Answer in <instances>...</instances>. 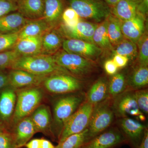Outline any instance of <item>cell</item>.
Masks as SVG:
<instances>
[{"instance_id": "1", "label": "cell", "mask_w": 148, "mask_h": 148, "mask_svg": "<svg viewBox=\"0 0 148 148\" xmlns=\"http://www.w3.org/2000/svg\"><path fill=\"white\" fill-rule=\"evenodd\" d=\"M53 102L52 138L58 143L66 123L85 101L84 91L60 95Z\"/></svg>"}, {"instance_id": "2", "label": "cell", "mask_w": 148, "mask_h": 148, "mask_svg": "<svg viewBox=\"0 0 148 148\" xmlns=\"http://www.w3.org/2000/svg\"><path fill=\"white\" fill-rule=\"evenodd\" d=\"M52 56L58 66L65 69L73 76L84 81L98 71L96 62L76 54L68 53L63 49L58 50Z\"/></svg>"}, {"instance_id": "3", "label": "cell", "mask_w": 148, "mask_h": 148, "mask_svg": "<svg viewBox=\"0 0 148 148\" xmlns=\"http://www.w3.org/2000/svg\"><path fill=\"white\" fill-rule=\"evenodd\" d=\"M10 69L22 70L44 77L57 73L70 74L56 63L52 56L43 54L19 56L14 62Z\"/></svg>"}, {"instance_id": "4", "label": "cell", "mask_w": 148, "mask_h": 148, "mask_svg": "<svg viewBox=\"0 0 148 148\" xmlns=\"http://www.w3.org/2000/svg\"><path fill=\"white\" fill-rule=\"evenodd\" d=\"M16 106L8 131L20 120L30 116L41 104L44 90L40 86H32L16 90Z\"/></svg>"}, {"instance_id": "5", "label": "cell", "mask_w": 148, "mask_h": 148, "mask_svg": "<svg viewBox=\"0 0 148 148\" xmlns=\"http://www.w3.org/2000/svg\"><path fill=\"white\" fill-rule=\"evenodd\" d=\"M112 103V99L108 98L94 106L86 128L85 143L112 125L116 117Z\"/></svg>"}, {"instance_id": "6", "label": "cell", "mask_w": 148, "mask_h": 148, "mask_svg": "<svg viewBox=\"0 0 148 148\" xmlns=\"http://www.w3.org/2000/svg\"><path fill=\"white\" fill-rule=\"evenodd\" d=\"M84 82L71 74L60 73L46 77L40 86L49 94L60 95L84 91Z\"/></svg>"}, {"instance_id": "7", "label": "cell", "mask_w": 148, "mask_h": 148, "mask_svg": "<svg viewBox=\"0 0 148 148\" xmlns=\"http://www.w3.org/2000/svg\"><path fill=\"white\" fill-rule=\"evenodd\" d=\"M82 19L101 23L111 14L110 8L104 0H65Z\"/></svg>"}, {"instance_id": "8", "label": "cell", "mask_w": 148, "mask_h": 148, "mask_svg": "<svg viewBox=\"0 0 148 148\" xmlns=\"http://www.w3.org/2000/svg\"><path fill=\"white\" fill-rule=\"evenodd\" d=\"M94 106L85 101L66 123L58 143L67 137L78 134L87 128Z\"/></svg>"}, {"instance_id": "9", "label": "cell", "mask_w": 148, "mask_h": 148, "mask_svg": "<svg viewBox=\"0 0 148 148\" xmlns=\"http://www.w3.org/2000/svg\"><path fill=\"white\" fill-rule=\"evenodd\" d=\"M112 106L116 119L131 116L140 122L146 121V116L138 108L134 91H125L113 98Z\"/></svg>"}, {"instance_id": "10", "label": "cell", "mask_w": 148, "mask_h": 148, "mask_svg": "<svg viewBox=\"0 0 148 148\" xmlns=\"http://www.w3.org/2000/svg\"><path fill=\"white\" fill-rule=\"evenodd\" d=\"M116 124L126 139L127 145L137 148L143 140L147 126L130 117L116 119Z\"/></svg>"}, {"instance_id": "11", "label": "cell", "mask_w": 148, "mask_h": 148, "mask_svg": "<svg viewBox=\"0 0 148 148\" xmlns=\"http://www.w3.org/2000/svg\"><path fill=\"white\" fill-rule=\"evenodd\" d=\"M127 144L122 133L116 125H112L99 135L86 142L81 148H116Z\"/></svg>"}, {"instance_id": "12", "label": "cell", "mask_w": 148, "mask_h": 148, "mask_svg": "<svg viewBox=\"0 0 148 148\" xmlns=\"http://www.w3.org/2000/svg\"><path fill=\"white\" fill-rule=\"evenodd\" d=\"M62 48L68 53L76 54L96 63L103 52L94 43L74 39H65Z\"/></svg>"}, {"instance_id": "13", "label": "cell", "mask_w": 148, "mask_h": 148, "mask_svg": "<svg viewBox=\"0 0 148 148\" xmlns=\"http://www.w3.org/2000/svg\"><path fill=\"white\" fill-rule=\"evenodd\" d=\"M98 25L97 23L82 20L75 27L69 28L61 24L57 28L65 39L82 40L93 43L92 37Z\"/></svg>"}, {"instance_id": "14", "label": "cell", "mask_w": 148, "mask_h": 148, "mask_svg": "<svg viewBox=\"0 0 148 148\" xmlns=\"http://www.w3.org/2000/svg\"><path fill=\"white\" fill-rule=\"evenodd\" d=\"M147 0H120L111 8V14L121 21L129 20L138 13L143 14L145 9Z\"/></svg>"}, {"instance_id": "15", "label": "cell", "mask_w": 148, "mask_h": 148, "mask_svg": "<svg viewBox=\"0 0 148 148\" xmlns=\"http://www.w3.org/2000/svg\"><path fill=\"white\" fill-rule=\"evenodd\" d=\"M16 101V90L10 86L0 90V121L8 130Z\"/></svg>"}, {"instance_id": "16", "label": "cell", "mask_w": 148, "mask_h": 148, "mask_svg": "<svg viewBox=\"0 0 148 148\" xmlns=\"http://www.w3.org/2000/svg\"><path fill=\"white\" fill-rule=\"evenodd\" d=\"M9 86L15 90L40 86L46 77L37 75L26 71L11 69L8 73Z\"/></svg>"}, {"instance_id": "17", "label": "cell", "mask_w": 148, "mask_h": 148, "mask_svg": "<svg viewBox=\"0 0 148 148\" xmlns=\"http://www.w3.org/2000/svg\"><path fill=\"white\" fill-rule=\"evenodd\" d=\"M9 131L12 135L16 148H21L26 145L37 132L30 116L20 120Z\"/></svg>"}, {"instance_id": "18", "label": "cell", "mask_w": 148, "mask_h": 148, "mask_svg": "<svg viewBox=\"0 0 148 148\" xmlns=\"http://www.w3.org/2000/svg\"><path fill=\"white\" fill-rule=\"evenodd\" d=\"M146 16L138 13L129 20L121 21V28L125 38L137 43L146 32Z\"/></svg>"}, {"instance_id": "19", "label": "cell", "mask_w": 148, "mask_h": 148, "mask_svg": "<svg viewBox=\"0 0 148 148\" xmlns=\"http://www.w3.org/2000/svg\"><path fill=\"white\" fill-rule=\"evenodd\" d=\"M37 132H41L52 138V116L50 108L41 104L30 116Z\"/></svg>"}, {"instance_id": "20", "label": "cell", "mask_w": 148, "mask_h": 148, "mask_svg": "<svg viewBox=\"0 0 148 148\" xmlns=\"http://www.w3.org/2000/svg\"><path fill=\"white\" fill-rule=\"evenodd\" d=\"M66 5L65 0H45L43 18L51 28H57L61 24Z\"/></svg>"}, {"instance_id": "21", "label": "cell", "mask_w": 148, "mask_h": 148, "mask_svg": "<svg viewBox=\"0 0 148 148\" xmlns=\"http://www.w3.org/2000/svg\"><path fill=\"white\" fill-rule=\"evenodd\" d=\"M65 38L58 28H52L42 36L41 54L52 56L62 47Z\"/></svg>"}, {"instance_id": "22", "label": "cell", "mask_w": 148, "mask_h": 148, "mask_svg": "<svg viewBox=\"0 0 148 148\" xmlns=\"http://www.w3.org/2000/svg\"><path fill=\"white\" fill-rule=\"evenodd\" d=\"M45 0H17V11L29 20L43 18Z\"/></svg>"}, {"instance_id": "23", "label": "cell", "mask_w": 148, "mask_h": 148, "mask_svg": "<svg viewBox=\"0 0 148 148\" xmlns=\"http://www.w3.org/2000/svg\"><path fill=\"white\" fill-rule=\"evenodd\" d=\"M148 84V66L134 65L132 71L126 75L125 91H135L147 88Z\"/></svg>"}, {"instance_id": "24", "label": "cell", "mask_w": 148, "mask_h": 148, "mask_svg": "<svg viewBox=\"0 0 148 148\" xmlns=\"http://www.w3.org/2000/svg\"><path fill=\"white\" fill-rule=\"evenodd\" d=\"M108 82L106 77L96 80L85 92V101L95 106L109 98Z\"/></svg>"}, {"instance_id": "25", "label": "cell", "mask_w": 148, "mask_h": 148, "mask_svg": "<svg viewBox=\"0 0 148 148\" xmlns=\"http://www.w3.org/2000/svg\"><path fill=\"white\" fill-rule=\"evenodd\" d=\"M42 36L18 39L14 49L20 56L39 55L42 51Z\"/></svg>"}, {"instance_id": "26", "label": "cell", "mask_w": 148, "mask_h": 148, "mask_svg": "<svg viewBox=\"0 0 148 148\" xmlns=\"http://www.w3.org/2000/svg\"><path fill=\"white\" fill-rule=\"evenodd\" d=\"M29 20L18 12L9 14L0 17V33H19Z\"/></svg>"}, {"instance_id": "27", "label": "cell", "mask_w": 148, "mask_h": 148, "mask_svg": "<svg viewBox=\"0 0 148 148\" xmlns=\"http://www.w3.org/2000/svg\"><path fill=\"white\" fill-rule=\"evenodd\" d=\"M51 29L52 28L43 18L30 20L18 33V39L41 36Z\"/></svg>"}, {"instance_id": "28", "label": "cell", "mask_w": 148, "mask_h": 148, "mask_svg": "<svg viewBox=\"0 0 148 148\" xmlns=\"http://www.w3.org/2000/svg\"><path fill=\"white\" fill-rule=\"evenodd\" d=\"M93 43L104 51L112 52L113 47L111 44L108 33L107 18L98 24L95 29L93 37Z\"/></svg>"}, {"instance_id": "29", "label": "cell", "mask_w": 148, "mask_h": 148, "mask_svg": "<svg viewBox=\"0 0 148 148\" xmlns=\"http://www.w3.org/2000/svg\"><path fill=\"white\" fill-rule=\"evenodd\" d=\"M107 20L108 35L114 48L124 38L121 31V21L111 14L107 18Z\"/></svg>"}, {"instance_id": "30", "label": "cell", "mask_w": 148, "mask_h": 148, "mask_svg": "<svg viewBox=\"0 0 148 148\" xmlns=\"http://www.w3.org/2000/svg\"><path fill=\"white\" fill-rule=\"evenodd\" d=\"M126 75L123 72L117 73L109 79V98L113 99L126 90Z\"/></svg>"}, {"instance_id": "31", "label": "cell", "mask_w": 148, "mask_h": 148, "mask_svg": "<svg viewBox=\"0 0 148 148\" xmlns=\"http://www.w3.org/2000/svg\"><path fill=\"white\" fill-rule=\"evenodd\" d=\"M112 53L114 55L126 56L129 60H133L137 58L138 47L135 43L125 38L119 43L114 47Z\"/></svg>"}, {"instance_id": "32", "label": "cell", "mask_w": 148, "mask_h": 148, "mask_svg": "<svg viewBox=\"0 0 148 148\" xmlns=\"http://www.w3.org/2000/svg\"><path fill=\"white\" fill-rule=\"evenodd\" d=\"M138 47V55L135 65L148 66V36L145 32L136 43Z\"/></svg>"}, {"instance_id": "33", "label": "cell", "mask_w": 148, "mask_h": 148, "mask_svg": "<svg viewBox=\"0 0 148 148\" xmlns=\"http://www.w3.org/2000/svg\"><path fill=\"white\" fill-rule=\"evenodd\" d=\"M86 133L87 129L80 133L70 135L58 143L55 148H81L85 143Z\"/></svg>"}, {"instance_id": "34", "label": "cell", "mask_w": 148, "mask_h": 148, "mask_svg": "<svg viewBox=\"0 0 148 148\" xmlns=\"http://www.w3.org/2000/svg\"><path fill=\"white\" fill-rule=\"evenodd\" d=\"M18 33H0V53L13 50L18 39Z\"/></svg>"}, {"instance_id": "35", "label": "cell", "mask_w": 148, "mask_h": 148, "mask_svg": "<svg viewBox=\"0 0 148 148\" xmlns=\"http://www.w3.org/2000/svg\"><path fill=\"white\" fill-rule=\"evenodd\" d=\"M82 20L73 9L67 7L64 10L61 17V23L65 27L71 28L75 27Z\"/></svg>"}, {"instance_id": "36", "label": "cell", "mask_w": 148, "mask_h": 148, "mask_svg": "<svg viewBox=\"0 0 148 148\" xmlns=\"http://www.w3.org/2000/svg\"><path fill=\"white\" fill-rule=\"evenodd\" d=\"M135 100L139 109L144 115L148 114V89L147 88L134 91Z\"/></svg>"}, {"instance_id": "37", "label": "cell", "mask_w": 148, "mask_h": 148, "mask_svg": "<svg viewBox=\"0 0 148 148\" xmlns=\"http://www.w3.org/2000/svg\"><path fill=\"white\" fill-rule=\"evenodd\" d=\"M20 55L14 49L0 53V70L10 69Z\"/></svg>"}, {"instance_id": "38", "label": "cell", "mask_w": 148, "mask_h": 148, "mask_svg": "<svg viewBox=\"0 0 148 148\" xmlns=\"http://www.w3.org/2000/svg\"><path fill=\"white\" fill-rule=\"evenodd\" d=\"M17 0H0V17L17 11Z\"/></svg>"}, {"instance_id": "39", "label": "cell", "mask_w": 148, "mask_h": 148, "mask_svg": "<svg viewBox=\"0 0 148 148\" xmlns=\"http://www.w3.org/2000/svg\"><path fill=\"white\" fill-rule=\"evenodd\" d=\"M0 148H16L12 135L8 130L0 132Z\"/></svg>"}, {"instance_id": "40", "label": "cell", "mask_w": 148, "mask_h": 148, "mask_svg": "<svg viewBox=\"0 0 148 148\" xmlns=\"http://www.w3.org/2000/svg\"><path fill=\"white\" fill-rule=\"evenodd\" d=\"M104 69L107 74L110 76L116 74L119 69L112 59H109L105 62Z\"/></svg>"}, {"instance_id": "41", "label": "cell", "mask_w": 148, "mask_h": 148, "mask_svg": "<svg viewBox=\"0 0 148 148\" xmlns=\"http://www.w3.org/2000/svg\"><path fill=\"white\" fill-rule=\"evenodd\" d=\"M112 60L119 69H123L125 67L129 61L128 58L126 56L118 54L114 55Z\"/></svg>"}, {"instance_id": "42", "label": "cell", "mask_w": 148, "mask_h": 148, "mask_svg": "<svg viewBox=\"0 0 148 148\" xmlns=\"http://www.w3.org/2000/svg\"><path fill=\"white\" fill-rule=\"evenodd\" d=\"M40 138H37L29 141L25 146H26L27 148H40Z\"/></svg>"}, {"instance_id": "43", "label": "cell", "mask_w": 148, "mask_h": 148, "mask_svg": "<svg viewBox=\"0 0 148 148\" xmlns=\"http://www.w3.org/2000/svg\"><path fill=\"white\" fill-rule=\"evenodd\" d=\"M40 148H55V147L49 140L40 138Z\"/></svg>"}, {"instance_id": "44", "label": "cell", "mask_w": 148, "mask_h": 148, "mask_svg": "<svg viewBox=\"0 0 148 148\" xmlns=\"http://www.w3.org/2000/svg\"><path fill=\"white\" fill-rule=\"evenodd\" d=\"M137 148H148V129L146 130L142 142Z\"/></svg>"}, {"instance_id": "45", "label": "cell", "mask_w": 148, "mask_h": 148, "mask_svg": "<svg viewBox=\"0 0 148 148\" xmlns=\"http://www.w3.org/2000/svg\"><path fill=\"white\" fill-rule=\"evenodd\" d=\"M110 8L113 7L120 0H104Z\"/></svg>"}, {"instance_id": "46", "label": "cell", "mask_w": 148, "mask_h": 148, "mask_svg": "<svg viewBox=\"0 0 148 148\" xmlns=\"http://www.w3.org/2000/svg\"><path fill=\"white\" fill-rule=\"evenodd\" d=\"M6 130H8V129H7L6 127L0 121V132L5 131Z\"/></svg>"}]
</instances>
